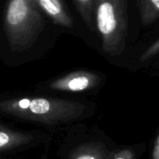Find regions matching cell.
<instances>
[{
    "mask_svg": "<svg viewBox=\"0 0 159 159\" xmlns=\"http://www.w3.org/2000/svg\"><path fill=\"white\" fill-rule=\"evenodd\" d=\"M85 109V106L75 101L54 98L24 97L0 101L2 113L51 125L78 119Z\"/></svg>",
    "mask_w": 159,
    "mask_h": 159,
    "instance_id": "obj_1",
    "label": "cell"
},
{
    "mask_svg": "<svg viewBox=\"0 0 159 159\" xmlns=\"http://www.w3.org/2000/svg\"><path fill=\"white\" fill-rule=\"evenodd\" d=\"M44 25L35 0H12L6 5L4 28L12 51L28 49L43 31Z\"/></svg>",
    "mask_w": 159,
    "mask_h": 159,
    "instance_id": "obj_2",
    "label": "cell"
},
{
    "mask_svg": "<svg viewBox=\"0 0 159 159\" xmlns=\"http://www.w3.org/2000/svg\"><path fill=\"white\" fill-rule=\"evenodd\" d=\"M96 16L103 51L113 57L120 55L125 48L127 35V2L96 1Z\"/></svg>",
    "mask_w": 159,
    "mask_h": 159,
    "instance_id": "obj_3",
    "label": "cell"
},
{
    "mask_svg": "<svg viewBox=\"0 0 159 159\" xmlns=\"http://www.w3.org/2000/svg\"><path fill=\"white\" fill-rule=\"evenodd\" d=\"M99 80L100 78L95 73L79 71L53 81L50 88L60 91L82 92L96 87Z\"/></svg>",
    "mask_w": 159,
    "mask_h": 159,
    "instance_id": "obj_4",
    "label": "cell"
},
{
    "mask_svg": "<svg viewBox=\"0 0 159 159\" xmlns=\"http://www.w3.org/2000/svg\"><path fill=\"white\" fill-rule=\"evenodd\" d=\"M40 9L46 12L54 23L65 27L72 26V20L65 5L59 0H35Z\"/></svg>",
    "mask_w": 159,
    "mask_h": 159,
    "instance_id": "obj_5",
    "label": "cell"
},
{
    "mask_svg": "<svg viewBox=\"0 0 159 159\" xmlns=\"http://www.w3.org/2000/svg\"><path fill=\"white\" fill-rule=\"evenodd\" d=\"M33 140L31 135L0 127V152L27 144Z\"/></svg>",
    "mask_w": 159,
    "mask_h": 159,
    "instance_id": "obj_6",
    "label": "cell"
},
{
    "mask_svg": "<svg viewBox=\"0 0 159 159\" xmlns=\"http://www.w3.org/2000/svg\"><path fill=\"white\" fill-rule=\"evenodd\" d=\"M137 4L144 25L151 24L159 18V0H140Z\"/></svg>",
    "mask_w": 159,
    "mask_h": 159,
    "instance_id": "obj_7",
    "label": "cell"
},
{
    "mask_svg": "<svg viewBox=\"0 0 159 159\" xmlns=\"http://www.w3.org/2000/svg\"><path fill=\"white\" fill-rule=\"evenodd\" d=\"M105 149L97 144L82 145L74 151L70 159H106Z\"/></svg>",
    "mask_w": 159,
    "mask_h": 159,
    "instance_id": "obj_8",
    "label": "cell"
},
{
    "mask_svg": "<svg viewBox=\"0 0 159 159\" xmlns=\"http://www.w3.org/2000/svg\"><path fill=\"white\" fill-rule=\"evenodd\" d=\"M72 4L78 10L79 13L87 23L90 29H93V8L96 6V1L93 0H73Z\"/></svg>",
    "mask_w": 159,
    "mask_h": 159,
    "instance_id": "obj_9",
    "label": "cell"
},
{
    "mask_svg": "<svg viewBox=\"0 0 159 159\" xmlns=\"http://www.w3.org/2000/svg\"><path fill=\"white\" fill-rule=\"evenodd\" d=\"M159 53V39L157 41H155L151 47H149L144 54L141 55L140 57V61H145L148 60V59L152 58V57L155 55V54H158Z\"/></svg>",
    "mask_w": 159,
    "mask_h": 159,
    "instance_id": "obj_10",
    "label": "cell"
},
{
    "mask_svg": "<svg viewBox=\"0 0 159 159\" xmlns=\"http://www.w3.org/2000/svg\"><path fill=\"white\" fill-rule=\"evenodd\" d=\"M134 155L132 151L125 149V150L120 151L114 155L113 159H134Z\"/></svg>",
    "mask_w": 159,
    "mask_h": 159,
    "instance_id": "obj_11",
    "label": "cell"
},
{
    "mask_svg": "<svg viewBox=\"0 0 159 159\" xmlns=\"http://www.w3.org/2000/svg\"><path fill=\"white\" fill-rule=\"evenodd\" d=\"M152 159H159V134L155 140V145L153 148L152 152Z\"/></svg>",
    "mask_w": 159,
    "mask_h": 159,
    "instance_id": "obj_12",
    "label": "cell"
}]
</instances>
